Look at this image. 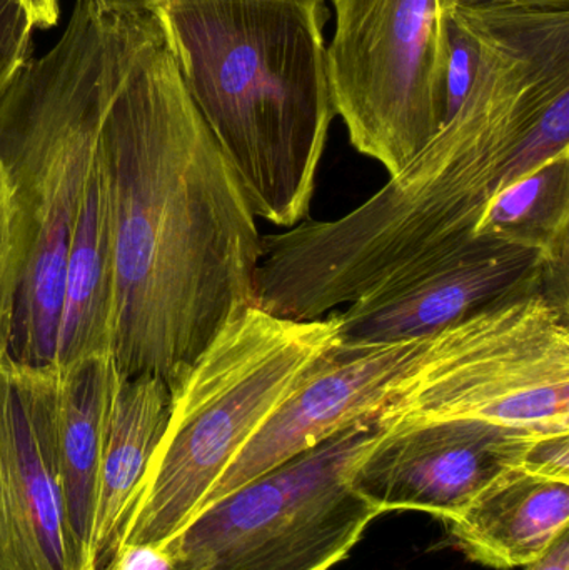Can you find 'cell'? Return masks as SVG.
I'll list each match as a JSON object with an SVG mask.
<instances>
[{
    "label": "cell",
    "instance_id": "6da1fadb",
    "mask_svg": "<svg viewBox=\"0 0 569 570\" xmlns=\"http://www.w3.org/2000/svg\"><path fill=\"white\" fill-rule=\"evenodd\" d=\"M470 79L436 136L373 197L334 220L261 239L254 307L317 321L477 236L494 197L569 153V17L468 6Z\"/></svg>",
    "mask_w": 569,
    "mask_h": 570
},
{
    "label": "cell",
    "instance_id": "7a4b0ae2",
    "mask_svg": "<svg viewBox=\"0 0 569 570\" xmlns=\"http://www.w3.org/2000/svg\"><path fill=\"white\" fill-rule=\"evenodd\" d=\"M110 186L109 354L170 389L254 304L256 216L194 106L153 7L100 126Z\"/></svg>",
    "mask_w": 569,
    "mask_h": 570
},
{
    "label": "cell",
    "instance_id": "3957f363",
    "mask_svg": "<svg viewBox=\"0 0 569 570\" xmlns=\"http://www.w3.org/2000/svg\"><path fill=\"white\" fill-rule=\"evenodd\" d=\"M184 86L256 219H310L334 112L326 0H154Z\"/></svg>",
    "mask_w": 569,
    "mask_h": 570
},
{
    "label": "cell",
    "instance_id": "277c9868",
    "mask_svg": "<svg viewBox=\"0 0 569 570\" xmlns=\"http://www.w3.org/2000/svg\"><path fill=\"white\" fill-rule=\"evenodd\" d=\"M144 12L140 0H77L56 46L30 60L0 100V157L29 223L9 347L22 364H53L73 226Z\"/></svg>",
    "mask_w": 569,
    "mask_h": 570
},
{
    "label": "cell",
    "instance_id": "5b68a950",
    "mask_svg": "<svg viewBox=\"0 0 569 570\" xmlns=\"http://www.w3.org/2000/svg\"><path fill=\"white\" fill-rule=\"evenodd\" d=\"M337 341L336 314L293 321L251 305L233 318L174 385L166 432L116 551L170 541L241 449Z\"/></svg>",
    "mask_w": 569,
    "mask_h": 570
},
{
    "label": "cell",
    "instance_id": "8992f818",
    "mask_svg": "<svg viewBox=\"0 0 569 570\" xmlns=\"http://www.w3.org/2000/svg\"><path fill=\"white\" fill-rule=\"evenodd\" d=\"M381 434L377 415L197 512L164 544L174 570H330L381 515L351 474Z\"/></svg>",
    "mask_w": 569,
    "mask_h": 570
},
{
    "label": "cell",
    "instance_id": "52a82bcc",
    "mask_svg": "<svg viewBox=\"0 0 569 570\" xmlns=\"http://www.w3.org/2000/svg\"><path fill=\"white\" fill-rule=\"evenodd\" d=\"M473 419L569 432V317L545 297L490 308L428 341L377 414L381 431Z\"/></svg>",
    "mask_w": 569,
    "mask_h": 570
},
{
    "label": "cell",
    "instance_id": "ba28073f",
    "mask_svg": "<svg viewBox=\"0 0 569 570\" xmlns=\"http://www.w3.org/2000/svg\"><path fill=\"white\" fill-rule=\"evenodd\" d=\"M326 72L357 153L396 176L447 114L448 0H330Z\"/></svg>",
    "mask_w": 569,
    "mask_h": 570
},
{
    "label": "cell",
    "instance_id": "9c48e42d",
    "mask_svg": "<svg viewBox=\"0 0 569 570\" xmlns=\"http://www.w3.org/2000/svg\"><path fill=\"white\" fill-rule=\"evenodd\" d=\"M561 261H550L533 247L478 234L347 305L336 314L337 344L363 347L430 338L510 302L548 301L551 269Z\"/></svg>",
    "mask_w": 569,
    "mask_h": 570
},
{
    "label": "cell",
    "instance_id": "30bf717a",
    "mask_svg": "<svg viewBox=\"0 0 569 570\" xmlns=\"http://www.w3.org/2000/svg\"><path fill=\"white\" fill-rule=\"evenodd\" d=\"M60 372L0 352V570H96L70 534L56 458Z\"/></svg>",
    "mask_w": 569,
    "mask_h": 570
},
{
    "label": "cell",
    "instance_id": "8fae6325",
    "mask_svg": "<svg viewBox=\"0 0 569 570\" xmlns=\"http://www.w3.org/2000/svg\"><path fill=\"white\" fill-rule=\"evenodd\" d=\"M537 432L473 419L381 431L351 474L381 514L420 511L451 522L494 481L521 465Z\"/></svg>",
    "mask_w": 569,
    "mask_h": 570
},
{
    "label": "cell",
    "instance_id": "7c38bea8",
    "mask_svg": "<svg viewBox=\"0 0 569 570\" xmlns=\"http://www.w3.org/2000/svg\"><path fill=\"white\" fill-rule=\"evenodd\" d=\"M428 341L334 345L241 449L197 512L347 425L380 414L420 361Z\"/></svg>",
    "mask_w": 569,
    "mask_h": 570
},
{
    "label": "cell",
    "instance_id": "4fadbf2b",
    "mask_svg": "<svg viewBox=\"0 0 569 570\" xmlns=\"http://www.w3.org/2000/svg\"><path fill=\"white\" fill-rule=\"evenodd\" d=\"M448 524L471 561L498 570L524 568L568 531L569 482L513 469Z\"/></svg>",
    "mask_w": 569,
    "mask_h": 570
},
{
    "label": "cell",
    "instance_id": "5bb4252c",
    "mask_svg": "<svg viewBox=\"0 0 569 570\" xmlns=\"http://www.w3.org/2000/svg\"><path fill=\"white\" fill-rule=\"evenodd\" d=\"M173 389L156 375L119 374L100 458L94 512L92 554L106 569L137 489L169 422Z\"/></svg>",
    "mask_w": 569,
    "mask_h": 570
},
{
    "label": "cell",
    "instance_id": "9a60e30c",
    "mask_svg": "<svg viewBox=\"0 0 569 570\" xmlns=\"http://www.w3.org/2000/svg\"><path fill=\"white\" fill-rule=\"evenodd\" d=\"M112 308V219L110 186L102 149L84 190L73 226L57 332V367L109 354Z\"/></svg>",
    "mask_w": 569,
    "mask_h": 570
},
{
    "label": "cell",
    "instance_id": "2e32d148",
    "mask_svg": "<svg viewBox=\"0 0 569 570\" xmlns=\"http://www.w3.org/2000/svg\"><path fill=\"white\" fill-rule=\"evenodd\" d=\"M59 372L56 458L63 511L73 541L96 568L92 529L97 482L119 371L110 354H102L59 367Z\"/></svg>",
    "mask_w": 569,
    "mask_h": 570
},
{
    "label": "cell",
    "instance_id": "e0dca14e",
    "mask_svg": "<svg viewBox=\"0 0 569 570\" xmlns=\"http://www.w3.org/2000/svg\"><path fill=\"white\" fill-rule=\"evenodd\" d=\"M478 234L569 259V153L520 177L494 197Z\"/></svg>",
    "mask_w": 569,
    "mask_h": 570
},
{
    "label": "cell",
    "instance_id": "ac0fdd59",
    "mask_svg": "<svg viewBox=\"0 0 569 570\" xmlns=\"http://www.w3.org/2000/svg\"><path fill=\"white\" fill-rule=\"evenodd\" d=\"M29 253V223L16 179L0 157V352H9Z\"/></svg>",
    "mask_w": 569,
    "mask_h": 570
},
{
    "label": "cell",
    "instance_id": "d6986e66",
    "mask_svg": "<svg viewBox=\"0 0 569 570\" xmlns=\"http://www.w3.org/2000/svg\"><path fill=\"white\" fill-rule=\"evenodd\" d=\"M33 29L20 0H0V100L30 62Z\"/></svg>",
    "mask_w": 569,
    "mask_h": 570
},
{
    "label": "cell",
    "instance_id": "ffe728a7",
    "mask_svg": "<svg viewBox=\"0 0 569 570\" xmlns=\"http://www.w3.org/2000/svg\"><path fill=\"white\" fill-rule=\"evenodd\" d=\"M520 469L537 478L569 482V432L534 438Z\"/></svg>",
    "mask_w": 569,
    "mask_h": 570
},
{
    "label": "cell",
    "instance_id": "44dd1931",
    "mask_svg": "<svg viewBox=\"0 0 569 570\" xmlns=\"http://www.w3.org/2000/svg\"><path fill=\"white\" fill-rule=\"evenodd\" d=\"M104 570H174V564L164 546H127L114 552Z\"/></svg>",
    "mask_w": 569,
    "mask_h": 570
},
{
    "label": "cell",
    "instance_id": "7402d4cb",
    "mask_svg": "<svg viewBox=\"0 0 569 570\" xmlns=\"http://www.w3.org/2000/svg\"><path fill=\"white\" fill-rule=\"evenodd\" d=\"M524 570H569V529L565 531L541 558Z\"/></svg>",
    "mask_w": 569,
    "mask_h": 570
},
{
    "label": "cell",
    "instance_id": "603a6c76",
    "mask_svg": "<svg viewBox=\"0 0 569 570\" xmlns=\"http://www.w3.org/2000/svg\"><path fill=\"white\" fill-rule=\"evenodd\" d=\"M32 17L33 27L50 29L60 17L59 0H20Z\"/></svg>",
    "mask_w": 569,
    "mask_h": 570
},
{
    "label": "cell",
    "instance_id": "cb8c5ba5",
    "mask_svg": "<svg viewBox=\"0 0 569 570\" xmlns=\"http://www.w3.org/2000/svg\"><path fill=\"white\" fill-rule=\"evenodd\" d=\"M448 3H494L523 9L569 10V0H448Z\"/></svg>",
    "mask_w": 569,
    "mask_h": 570
},
{
    "label": "cell",
    "instance_id": "d4e9b609",
    "mask_svg": "<svg viewBox=\"0 0 569 570\" xmlns=\"http://www.w3.org/2000/svg\"><path fill=\"white\" fill-rule=\"evenodd\" d=\"M140 2H154V0H140Z\"/></svg>",
    "mask_w": 569,
    "mask_h": 570
}]
</instances>
